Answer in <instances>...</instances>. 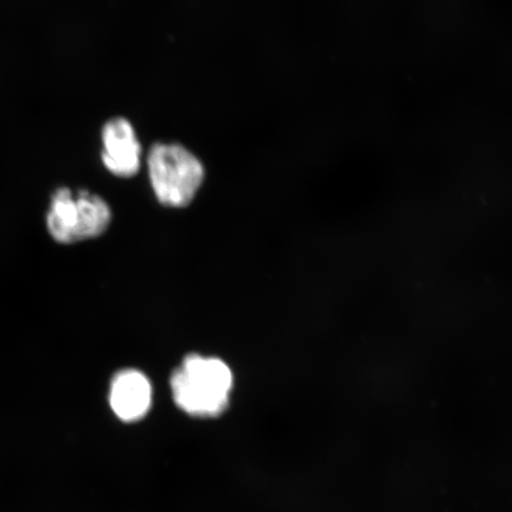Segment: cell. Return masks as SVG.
I'll use <instances>...</instances> for the list:
<instances>
[{"label":"cell","instance_id":"obj_3","mask_svg":"<svg viewBox=\"0 0 512 512\" xmlns=\"http://www.w3.org/2000/svg\"><path fill=\"white\" fill-rule=\"evenodd\" d=\"M147 170L158 202L169 208L188 207L206 176L201 160L179 144L153 145Z\"/></svg>","mask_w":512,"mask_h":512},{"label":"cell","instance_id":"obj_2","mask_svg":"<svg viewBox=\"0 0 512 512\" xmlns=\"http://www.w3.org/2000/svg\"><path fill=\"white\" fill-rule=\"evenodd\" d=\"M113 219L110 204L86 189L57 188L46 216L48 233L61 245L99 238Z\"/></svg>","mask_w":512,"mask_h":512},{"label":"cell","instance_id":"obj_1","mask_svg":"<svg viewBox=\"0 0 512 512\" xmlns=\"http://www.w3.org/2000/svg\"><path fill=\"white\" fill-rule=\"evenodd\" d=\"M232 369L219 357L189 354L171 375L172 398L194 418H217L227 411L232 394Z\"/></svg>","mask_w":512,"mask_h":512},{"label":"cell","instance_id":"obj_4","mask_svg":"<svg viewBox=\"0 0 512 512\" xmlns=\"http://www.w3.org/2000/svg\"><path fill=\"white\" fill-rule=\"evenodd\" d=\"M101 160L114 176L130 178L142 165V145L130 121L125 118L108 120L101 131Z\"/></svg>","mask_w":512,"mask_h":512},{"label":"cell","instance_id":"obj_5","mask_svg":"<svg viewBox=\"0 0 512 512\" xmlns=\"http://www.w3.org/2000/svg\"><path fill=\"white\" fill-rule=\"evenodd\" d=\"M153 388L149 377L137 369H123L113 376L110 405L121 421L132 424L151 411Z\"/></svg>","mask_w":512,"mask_h":512}]
</instances>
